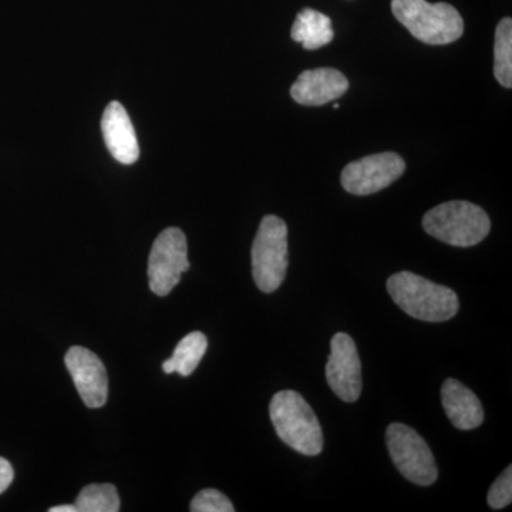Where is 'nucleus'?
<instances>
[{"label": "nucleus", "mask_w": 512, "mask_h": 512, "mask_svg": "<svg viewBox=\"0 0 512 512\" xmlns=\"http://www.w3.org/2000/svg\"><path fill=\"white\" fill-rule=\"evenodd\" d=\"M387 292L404 313L424 322H446L457 315V293L447 286L403 271L387 279Z\"/></svg>", "instance_id": "nucleus-1"}, {"label": "nucleus", "mask_w": 512, "mask_h": 512, "mask_svg": "<svg viewBox=\"0 0 512 512\" xmlns=\"http://www.w3.org/2000/svg\"><path fill=\"white\" fill-rule=\"evenodd\" d=\"M269 414L279 439L303 456H318L323 450V431L312 407L293 390L276 393Z\"/></svg>", "instance_id": "nucleus-2"}, {"label": "nucleus", "mask_w": 512, "mask_h": 512, "mask_svg": "<svg viewBox=\"0 0 512 512\" xmlns=\"http://www.w3.org/2000/svg\"><path fill=\"white\" fill-rule=\"evenodd\" d=\"M396 19L426 45H450L464 33V20L448 3L427 0H392Z\"/></svg>", "instance_id": "nucleus-3"}, {"label": "nucleus", "mask_w": 512, "mask_h": 512, "mask_svg": "<svg viewBox=\"0 0 512 512\" xmlns=\"http://www.w3.org/2000/svg\"><path fill=\"white\" fill-rule=\"evenodd\" d=\"M423 228L444 244L468 248L487 238L491 221L487 212L473 202L450 201L427 212L423 217Z\"/></svg>", "instance_id": "nucleus-4"}, {"label": "nucleus", "mask_w": 512, "mask_h": 512, "mask_svg": "<svg viewBox=\"0 0 512 512\" xmlns=\"http://www.w3.org/2000/svg\"><path fill=\"white\" fill-rule=\"evenodd\" d=\"M288 265L286 222L276 215H266L252 245V276L259 291H278L279 286L284 284Z\"/></svg>", "instance_id": "nucleus-5"}, {"label": "nucleus", "mask_w": 512, "mask_h": 512, "mask_svg": "<svg viewBox=\"0 0 512 512\" xmlns=\"http://www.w3.org/2000/svg\"><path fill=\"white\" fill-rule=\"evenodd\" d=\"M386 444L394 466L412 483L429 487L439 478L433 453L423 437L412 427L393 423L386 430Z\"/></svg>", "instance_id": "nucleus-6"}, {"label": "nucleus", "mask_w": 512, "mask_h": 512, "mask_svg": "<svg viewBox=\"0 0 512 512\" xmlns=\"http://www.w3.org/2000/svg\"><path fill=\"white\" fill-rule=\"evenodd\" d=\"M190 269L187 238L180 228H167L158 235L148 258V284L157 296H167Z\"/></svg>", "instance_id": "nucleus-7"}, {"label": "nucleus", "mask_w": 512, "mask_h": 512, "mask_svg": "<svg viewBox=\"0 0 512 512\" xmlns=\"http://www.w3.org/2000/svg\"><path fill=\"white\" fill-rule=\"evenodd\" d=\"M406 171V163L399 154H372L346 165L343 170V188L353 195H372L399 180Z\"/></svg>", "instance_id": "nucleus-8"}, {"label": "nucleus", "mask_w": 512, "mask_h": 512, "mask_svg": "<svg viewBox=\"0 0 512 512\" xmlns=\"http://www.w3.org/2000/svg\"><path fill=\"white\" fill-rule=\"evenodd\" d=\"M326 379L330 389L346 403H355L362 393V365L355 340L348 333H336L330 342L326 363Z\"/></svg>", "instance_id": "nucleus-9"}, {"label": "nucleus", "mask_w": 512, "mask_h": 512, "mask_svg": "<svg viewBox=\"0 0 512 512\" xmlns=\"http://www.w3.org/2000/svg\"><path fill=\"white\" fill-rule=\"evenodd\" d=\"M67 370L84 404L90 409L103 407L109 397L106 367L92 350L73 346L64 357Z\"/></svg>", "instance_id": "nucleus-10"}, {"label": "nucleus", "mask_w": 512, "mask_h": 512, "mask_svg": "<svg viewBox=\"0 0 512 512\" xmlns=\"http://www.w3.org/2000/svg\"><path fill=\"white\" fill-rule=\"evenodd\" d=\"M349 82L339 70L322 67L299 74L291 87V96L302 106H325L348 92Z\"/></svg>", "instance_id": "nucleus-11"}, {"label": "nucleus", "mask_w": 512, "mask_h": 512, "mask_svg": "<svg viewBox=\"0 0 512 512\" xmlns=\"http://www.w3.org/2000/svg\"><path fill=\"white\" fill-rule=\"evenodd\" d=\"M104 143L120 164L131 165L140 157V147L130 116L119 101H111L101 119Z\"/></svg>", "instance_id": "nucleus-12"}, {"label": "nucleus", "mask_w": 512, "mask_h": 512, "mask_svg": "<svg viewBox=\"0 0 512 512\" xmlns=\"http://www.w3.org/2000/svg\"><path fill=\"white\" fill-rule=\"evenodd\" d=\"M441 403L448 420L458 430H474L484 421V410L480 399L466 384L456 379H447L441 386Z\"/></svg>", "instance_id": "nucleus-13"}, {"label": "nucleus", "mask_w": 512, "mask_h": 512, "mask_svg": "<svg viewBox=\"0 0 512 512\" xmlns=\"http://www.w3.org/2000/svg\"><path fill=\"white\" fill-rule=\"evenodd\" d=\"M292 39L306 50H318L329 45L335 36L332 20L318 10L306 8L296 16L291 30Z\"/></svg>", "instance_id": "nucleus-14"}, {"label": "nucleus", "mask_w": 512, "mask_h": 512, "mask_svg": "<svg viewBox=\"0 0 512 512\" xmlns=\"http://www.w3.org/2000/svg\"><path fill=\"white\" fill-rule=\"evenodd\" d=\"M208 340L207 336L201 332L188 333L178 343L174 350V355L163 363L165 375L178 373V375L187 377L194 373L200 365L202 357L207 352Z\"/></svg>", "instance_id": "nucleus-15"}, {"label": "nucleus", "mask_w": 512, "mask_h": 512, "mask_svg": "<svg viewBox=\"0 0 512 512\" xmlns=\"http://www.w3.org/2000/svg\"><path fill=\"white\" fill-rule=\"evenodd\" d=\"M494 76L505 89L512 87V20L504 18L495 30Z\"/></svg>", "instance_id": "nucleus-16"}, {"label": "nucleus", "mask_w": 512, "mask_h": 512, "mask_svg": "<svg viewBox=\"0 0 512 512\" xmlns=\"http://www.w3.org/2000/svg\"><path fill=\"white\" fill-rule=\"evenodd\" d=\"M77 512L120 511V497L113 484H90L76 498Z\"/></svg>", "instance_id": "nucleus-17"}, {"label": "nucleus", "mask_w": 512, "mask_h": 512, "mask_svg": "<svg viewBox=\"0 0 512 512\" xmlns=\"http://www.w3.org/2000/svg\"><path fill=\"white\" fill-rule=\"evenodd\" d=\"M192 512H234L235 507L228 500L227 495L214 488H207L195 495L191 501Z\"/></svg>", "instance_id": "nucleus-18"}, {"label": "nucleus", "mask_w": 512, "mask_h": 512, "mask_svg": "<svg viewBox=\"0 0 512 512\" xmlns=\"http://www.w3.org/2000/svg\"><path fill=\"white\" fill-rule=\"evenodd\" d=\"M487 503L493 510H503L512 503V467L501 474L491 485L487 495Z\"/></svg>", "instance_id": "nucleus-19"}, {"label": "nucleus", "mask_w": 512, "mask_h": 512, "mask_svg": "<svg viewBox=\"0 0 512 512\" xmlns=\"http://www.w3.org/2000/svg\"><path fill=\"white\" fill-rule=\"evenodd\" d=\"M13 478H15V473H13V468L10 466L9 461L0 457V494L8 490Z\"/></svg>", "instance_id": "nucleus-20"}, {"label": "nucleus", "mask_w": 512, "mask_h": 512, "mask_svg": "<svg viewBox=\"0 0 512 512\" xmlns=\"http://www.w3.org/2000/svg\"><path fill=\"white\" fill-rule=\"evenodd\" d=\"M50 512H77L76 505H57L50 508Z\"/></svg>", "instance_id": "nucleus-21"}, {"label": "nucleus", "mask_w": 512, "mask_h": 512, "mask_svg": "<svg viewBox=\"0 0 512 512\" xmlns=\"http://www.w3.org/2000/svg\"><path fill=\"white\" fill-rule=\"evenodd\" d=\"M333 109L338 110L339 109V104L338 103L333 104Z\"/></svg>", "instance_id": "nucleus-22"}]
</instances>
